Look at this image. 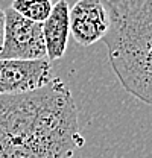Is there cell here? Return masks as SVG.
Wrapping results in <instances>:
<instances>
[{
	"label": "cell",
	"instance_id": "cell-1",
	"mask_svg": "<svg viewBox=\"0 0 152 158\" xmlns=\"http://www.w3.org/2000/svg\"><path fill=\"white\" fill-rule=\"evenodd\" d=\"M84 144L78 108L62 79L0 96V158H73Z\"/></svg>",
	"mask_w": 152,
	"mask_h": 158
},
{
	"label": "cell",
	"instance_id": "cell-2",
	"mask_svg": "<svg viewBox=\"0 0 152 158\" xmlns=\"http://www.w3.org/2000/svg\"><path fill=\"white\" fill-rule=\"evenodd\" d=\"M110 27L102 41L126 93L152 106V0H100Z\"/></svg>",
	"mask_w": 152,
	"mask_h": 158
},
{
	"label": "cell",
	"instance_id": "cell-3",
	"mask_svg": "<svg viewBox=\"0 0 152 158\" xmlns=\"http://www.w3.org/2000/svg\"><path fill=\"white\" fill-rule=\"evenodd\" d=\"M41 23L21 17L12 8L5 9V35L0 59H46Z\"/></svg>",
	"mask_w": 152,
	"mask_h": 158
},
{
	"label": "cell",
	"instance_id": "cell-4",
	"mask_svg": "<svg viewBox=\"0 0 152 158\" xmlns=\"http://www.w3.org/2000/svg\"><path fill=\"white\" fill-rule=\"evenodd\" d=\"M52 65L46 59H0V96L23 94L52 81Z\"/></svg>",
	"mask_w": 152,
	"mask_h": 158
},
{
	"label": "cell",
	"instance_id": "cell-5",
	"mask_svg": "<svg viewBox=\"0 0 152 158\" xmlns=\"http://www.w3.org/2000/svg\"><path fill=\"white\" fill-rule=\"evenodd\" d=\"M108 27L110 17L100 0H78L70 8V34L79 46L100 41Z\"/></svg>",
	"mask_w": 152,
	"mask_h": 158
},
{
	"label": "cell",
	"instance_id": "cell-6",
	"mask_svg": "<svg viewBox=\"0 0 152 158\" xmlns=\"http://www.w3.org/2000/svg\"><path fill=\"white\" fill-rule=\"evenodd\" d=\"M43 26V37L46 44V56L49 61L62 58L67 50L70 37V6L67 0H58L53 3L50 15Z\"/></svg>",
	"mask_w": 152,
	"mask_h": 158
},
{
	"label": "cell",
	"instance_id": "cell-7",
	"mask_svg": "<svg viewBox=\"0 0 152 158\" xmlns=\"http://www.w3.org/2000/svg\"><path fill=\"white\" fill-rule=\"evenodd\" d=\"M9 8L31 21L44 23L52 12L53 0H12Z\"/></svg>",
	"mask_w": 152,
	"mask_h": 158
},
{
	"label": "cell",
	"instance_id": "cell-8",
	"mask_svg": "<svg viewBox=\"0 0 152 158\" xmlns=\"http://www.w3.org/2000/svg\"><path fill=\"white\" fill-rule=\"evenodd\" d=\"M3 35H5V11L0 8V52L3 46Z\"/></svg>",
	"mask_w": 152,
	"mask_h": 158
}]
</instances>
